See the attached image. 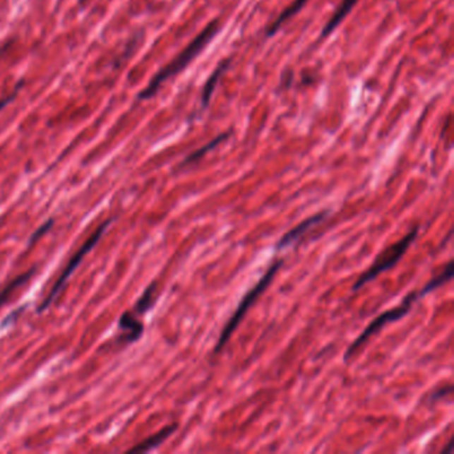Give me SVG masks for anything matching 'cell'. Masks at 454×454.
<instances>
[{"label": "cell", "instance_id": "cell-9", "mask_svg": "<svg viewBox=\"0 0 454 454\" xmlns=\"http://www.w3.org/2000/svg\"><path fill=\"white\" fill-rule=\"evenodd\" d=\"M359 0H341L340 6L336 8V11L333 12L332 18L328 20V23L324 25L323 31H321V36L323 37H326V36L330 35L338 25L341 24V22L347 18V15L350 13L353 7L357 4Z\"/></svg>", "mask_w": 454, "mask_h": 454}, {"label": "cell", "instance_id": "cell-13", "mask_svg": "<svg viewBox=\"0 0 454 454\" xmlns=\"http://www.w3.org/2000/svg\"><path fill=\"white\" fill-rule=\"evenodd\" d=\"M32 273H34V270L31 269V270H28L27 273L20 275V276H18L16 279L12 280L11 282H8V284L3 288V291L0 292V308L3 306V304L8 301V299L11 297L13 292L16 291L19 287H22L24 282L28 281V279L32 276Z\"/></svg>", "mask_w": 454, "mask_h": 454}, {"label": "cell", "instance_id": "cell-5", "mask_svg": "<svg viewBox=\"0 0 454 454\" xmlns=\"http://www.w3.org/2000/svg\"><path fill=\"white\" fill-rule=\"evenodd\" d=\"M109 224H111V220L103 222V224H102V225H100V227H99V228H97V229H96V231H95L90 237H88V240H87V241L80 246V249H79L73 256L71 257V260L68 261L67 267H66V269L63 270V273L60 275V277L55 281V284H54L52 289H51L49 293L47 294L44 301L40 304V306H39V312L46 311L47 308L56 300L59 293H60L61 289L64 288L66 282L70 280L71 275L73 273V270L80 265L83 258L87 256V253L92 249L95 245L99 243V240H100V239H102V236L104 234L105 231H107V228L109 227Z\"/></svg>", "mask_w": 454, "mask_h": 454}, {"label": "cell", "instance_id": "cell-16", "mask_svg": "<svg viewBox=\"0 0 454 454\" xmlns=\"http://www.w3.org/2000/svg\"><path fill=\"white\" fill-rule=\"evenodd\" d=\"M20 88H22V83H20V84H19V85H18V87L15 88V91H13V92L10 93L8 96H6V97H3V99H0V111H1V109H3V108H4L6 105L10 104V103H11L12 100L15 99V96H16V95H18V92H19V90H20Z\"/></svg>", "mask_w": 454, "mask_h": 454}, {"label": "cell", "instance_id": "cell-18", "mask_svg": "<svg viewBox=\"0 0 454 454\" xmlns=\"http://www.w3.org/2000/svg\"><path fill=\"white\" fill-rule=\"evenodd\" d=\"M79 3H80V4H82V6H83V4H84V3H85V0H79Z\"/></svg>", "mask_w": 454, "mask_h": 454}, {"label": "cell", "instance_id": "cell-4", "mask_svg": "<svg viewBox=\"0 0 454 454\" xmlns=\"http://www.w3.org/2000/svg\"><path fill=\"white\" fill-rule=\"evenodd\" d=\"M419 229V227H414V228H413L407 236H404L401 240H398L395 244H392L390 246H388L386 249H384V251L377 256V258L373 261L371 268L365 270L362 276L359 277V280L356 281V284H354V287H353V291L362 289L364 285L369 284V282L376 279V277H378L381 273H384L386 270L393 268L397 263L407 253L409 246L413 244L414 240L417 239Z\"/></svg>", "mask_w": 454, "mask_h": 454}, {"label": "cell", "instance_id": "cell-17", "mask_svg": "<svg viewBox=\"0 0 454 454\" xmlns=\"http://www.w3.org/2000/svg\"><path fill=\"white\" fill-rule=\"evenodd\" d=\"M292 79H293V73H292L291 71H287V72L282 75L284 87H289L292 84Z\"/></svg>", "mask_w": 454, "mask_h": 454}, {"label": "cell", "instance_id": "cell-11", "mask_svg": "<svg viewBox=\"0 0 454 454\" xmlns=\"http://www.w3.org/2000/svg\"><path fill=\"white\" fill-rule=\"evenodd\" d=\"M228 136H229V132H224L222 135L216 136L215 139L210 140V143H207L204 147L198 148L196 151L192 152L189 156H186L184 162L181 163V167H186V165H189V164L198 163V160L203 159L208 152L215 150L219 144H222V141L228 139Z\"/></svg>", "mask_w": 454, "mask_h": 454}, {"label": "cell", "instance_id": "cell-1", "mask_svg": "<svg viewBox=\"0 0 454 454\" xmlns=\"http://www.w3.org/2000/svg\"><path fill=\"white\" fill-rule=\"evenodd\" d=\"M219 28H220V24L217 20L210 22L172 61H169L164 68L152 78L150 84L139 93L140 100L151 99L160 90L164 83L176 76L177 73H180L181 71L186 70V66L198 56V54L219 32Z\"/></svg>", "mask_w": 454, "mask_h": 454}, {"label": "cell", "instance_id": "cell-14", "mask_svg": "<svg viewBox=\"0 0 454 454\" xmlns=\"http://www.w3.org/2000/svg\"><path fill=\"white\" fill-rule=\"evenodd\" d=\"M155 296H156V282H152L151 285L143 293L139 301L136 303V312L145 313L155 301Z\"/></svg>", "mask_w": 454, "mask_h": 454}, {"label": "cell", "instance_id": "cell-8", "mask_svg": "<svg viewBox=\"0 0 454 454\" xmlns=\"http://www.w3.org/2000/svg\"><path fill=\"white\" fill-rule=\"evenodd\" d=\"M176 429H177V425H176V424L165 426L162 431L155 433L151 437H148L147 440H144V441L138 443L135 448L129 449V453H145V452H150L152 449H156V448L160 446L168 437H171V436L175 433Z\"/></svg>", "mask_w": 454, "mask_h": 454}, {"label": "cell", "instance_id": "cell-12", "mask_svg": "<svg viewBox=\"0 0 454 454\" xmlns=\"http://www.w3.org/2000/svg\"><path fill=\"white\" fill-rule=\"evenodd\" d=\"M120 328L129 332L127 337H129V341L138 340L143 335V330H144L143 324L140 323L139 320L135 316L129 315V313H124V315L121 316Z\"/></svg>", "mask_w": 454, "mask_h": 454}, {"label": "cell", "instance_id": "cell-2", "mask_svg": "<svg viewBox=\"0 0 454 454\" xmlns=\"http://www.w3.org/2000/svg\"><path fill=\"white\" fill-rule=\"evenodd\" d=\"M284 261L282 260H277L275 261L270 267H269L268 270L264 273V276L261 279L257 281V284H255V287L248 291V293L245 294L243 297V300L239 304V306L236 308V311L233 312V315L231 316V318L228 320V323L225 324V326L222 328V333L219 336V340L215 345V353H219L222 352V348L227 345V342L231 340L232 337L233 333L236 332V329L240 325V323L243 321L246 312L249 311V308L256 303L257 299L265 292V289L268 288L269 284L272 282V280L275 279L276 273L279 272V269L282 267Z\"/></svg>", "mask_w": 454, "mask_h": 454}, {"label": "cell", "instance_id": "cell-7", "mask_svg": "<svg viewBox=\"0 0 454 454\" xmlns=\"http://www.w3.org/2000/svg\"><path fill=\"white\" fill-rule=\"evenodd\" d=\"M231 63H232V59H224L222 63H219V66L216 67V70L212 72L210 79L204 84V88H203V92H201V108H203V109H205V108L210 105V97H212V95H213L215 90H216V85H217V83L220 80L222 73L229 68Z\"/></svg>", "mask_w": 454, "mask_h": 454}, {"label": "cell", "instance_id": "cell-10", "mask_svg": "<svg viewBox=\"0 0 454 454\" xmlns=\"http://www.w3.org/2000/svg\"><path fill=\"white\" fill-rule=\"evenodd\" d=\"M306 3H308V0H293L291 4L284 11L281 12L272 23L269 24V27L265 31V35L268 36V37L276 35V32L282 27V24L288 22L297 12L301 11V8Z\"/></svg>", "mask_w": 454, "mask_h": 454}, {"label": "cell", "instance_id": "cell-6", "mask_svg": "<svg viewBox=\"0 0 454 454\" xmlns=\"http://www.w3.org/2000/svg\"><path fill=\"white\" fill-rule=\"evenodd\" d=\"M328 215H329V212L323 210V212H318V213H316L313 216H311V217L303 220L297 227L292 228L291 231H288V232L285 233V234L280 239L279 243L276 245V249L279 251V249L288 248V246L294 244L296 241H299L305 233L311 231L313 227L318 225L320 222H324L326 217H328Z\"/></svg>", "mask_w": 454, "mask_h": 454}, {"label": "cell", "instance_id": "cell-3", "mask_svg": "<svg viewBox=\"0 0 454 454\" xmlns=\"http://www.w3.org/2000/svg\"><path fill=\"white\" fill-rule=\"evenodd\" d=\"M426 294H428V292L425 291V288H422V289H419V291L410 292V293H408V296L404 299V301L400 304V305H397L396 308H392V309H389V311H385L384 313L377 316V317L373 320L372 323L364 329L362 335L352 342L350 348L347 350L345 356H344L345 362L350 360L359 350H362V345H364L365 342H368V340L372 337L373 335H376L377 332H380L384 326L390 324V323L398 321V320H401L402 317L408 315L410 309L413 308L414 303H416L419 299H421V297L426 296Z\"/></svg>", "mask_w": 454, "mask_h": 454}, {"label": "cell", "instance_id": "cell-15", "mask_svg": "<svg viewBox=\"0 0 454 454\" xmlns=\"http://www.w3.org/2000/svg\"><path fill=\"white\" fill-rule=\"evenodd\" d=\"M54 225V222L52 220H48V222H46V224H43L37 231H36L32 236H31V239H30V244H32V243H35L36 240H39L44 233L48 232V229L51 228Z\"/></svg>", "mask_w": 454, "mask_h": 454}]
</instances>
